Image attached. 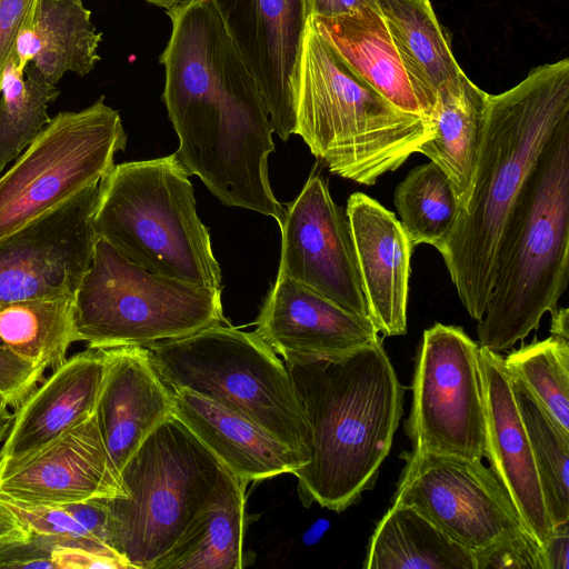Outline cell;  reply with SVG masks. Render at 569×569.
I'll list each match as a JSON object with an SVG mask.
<instances>
[{
    "instance_id": "obj_1",
    "label": "cell",
    "mask_w": 569,
    "mask_h": 569,
    "mask_svg": "<svg viewBox=\"0 0 569 569\" xmlns=\"http://www.w3.org/2000/svg\"><path fill=\"white\" fill-rule=\"evenodd\" d=\"M171 34L159 57L162 101L179 138L176 156L223 204L257 211L280 226L268 156L273 128L258 84L211 0L166 10Z\"/></svg>"
},
{
    "instance_id": "obj_2",
    "label": "cell",
    "mask_w": 569,
    "mask_h": 569,
    "mask_svg": "<svg viewBox=\"0 0 569 569\" xmlns=\"http://www.w3.org/2000/svg\"><path fill=\"white\" fill-rule=\"evenodd\" d=\"M283 362L309 429L310 460L293 472L300 500L341 512L375 487L403 415L405 387L382 338Z\"/></svg>"
},
{
    "instance_id": "obj_3",
    "label": "cell",
    "mask_w": 569,
    "mask_h": 569,
    "mask_svg": "<svg viewBox=\"0 0 569 569\" xmlns=\"http://www.w3.org/2000/svg\"><path fill=\"white\" fill-rule=\"evenodd\" d=\"M569 119V59L531 69L511 89L488 94L468 204L439 251L458 297L479 320L493 284L500 240L527 178Z\"/></svg>"
},
{
    "instance_id": "obj_4",
    "label": "cell",
    "mask_w": 569,
    "mask_h": 569,
    "mask_svg": "<svg viewBox=\"0 0 569 569\" xmlns=\"http://www.w3.org/2000/svg\"><path fill=\"white\" fill-rule=\"evenodd\" d=\"M569 276V119L527 178L503 230L479 347L507 351L553 313Z\"/></svg>"
},
{
    "instance_id": "obj_5",
    "label": "cell",
    "mask_w": 569,
    "mask_h": 569,
    "mask_svg": "<svg viewBox=\"0 0 569 569\" xmlns=\"http://www.w3.org/2000/svg\"><path fill=\"white\" fill-rule=\"evenodd\" d=\"M295 134L331 173L373 186L418 152L432 137V127L396 107L358 74L309 17Z\"/></svg>"
},
{
    "instance_id": "obj_6",
    "label": "cell",
    "mask_w": 569,
    "mask_h": 569,
    "mask_svg": "<svg viewBox=\"0 0 569 569\" xmlns=\"http://www.w3.org/2000/svg\"><path fill=\"white\" fill-rule=\"evenodd\" d=\"M189 176L174 153L114 164L100 181L92 224L98 238L147 271L221 289Z\"/></svg>"
},
{
    "instance_id": "obj_7",
    "label": "cell",
    "mask_w": 569,
    "mask_h": 569,
    "mask_svg": "<svg viewBox=\"0 0 569 569\" xmlns=\"http://www.w3.org/2000/svg\"><path fill=\"white\" fill-rule=\"evenodd\" d=\"M231 473L179 419L168 418L120 470L126 496L101 499L111 547L129 568L153 569Z\"/></svg>"
},
{
    "instance_id": "obj_8",
    "label": "cell",
    "mask_w": 569,
    "mask_h": 569,
    "mask_svg": "<svg viewBox=\"0 0 569 569\" xmlns=\"http://www.w3.org/2000/svg\"><path fill=\"white\" fill-rule=\"evenodd\" d=\"M147 349L172 392H193L250 420L309 462V429L288 369L256 332L222 321Z\"/></svg>"
},
{
    "instance_id": "obj_9",
    "label": "cell",
    "mask_w": 569,
    "mask_h": 569,
    "mask_svg": "<svg viewBox=\"0 0 569 569\" xmlns=\"http://www.w3.org/2000/svg\"><path fill=\"white\" fill-rule=\"evenodd\" d=\"M73 305L78 340L92 349L147 347L226 321L221 289L151 273L101 238Z\"/></svg>"
},
{
    "instance_id": "obj_10",
    "label": "cell",
    "mask_w": 569,
    "mask_h": 569,
    "mask_svg": "<svg viewBox=\"0 0 569 569\" xmlns=\"http://www.w3.org/2000/svg\"><path fill=\"white\" fill-rule=\"evenodd\" d=\"M126 144L121 117L103 96L50 119L0 177V241L99 183Z\"/></svg>"
},
{
    "instance_id": "obj_11",
    "label": "cell",
    "mask_w": 569,
    "mask_h": 569,
    "mask_svg": "<svg viewBox=\"0 0 569 569\" xmlns=\"http://www.w3.org/2000/svg\"><path fill=\"white\" fill-rule=\"evenodd\" d=\"M412 375L406 433L412 450L482 460L487 418L479 345L461 327L423 331Z\"/></svg>"
},
{
    "instance_id": "obj_12",
    "label": "cell",
    "mask_w": 569,
    "mask_h": 569,
    "mask_svg": "<svg viewBox=\"0 0 569 569\" xmlns=\"http://www.w3.org/2000/svg\"><path fill=\"white\" fill-rule=\"evenodd\" d=\"M401 458L392 505L415 508L463 548L473 552L526 529L508 490L482 460L415 450Z\"/></svg>"
},
{
    "instance_id": "obj_13",
    "label": "cell",
    "mask_w": 569,
    "mask_h": 569,
    "mask_svg": "<svg viewBox=\"0 0 569 569\" xmlns=\"http://www.w3.org/2000/svg\"><path fill=\"white\" fill-rule=\"evenodd\" d=\"M99 193L100 182L0 241V305L74 298L98 239Z\"/></svg>"
},
{
    "instance_id": "obj_14",
    "label": "cell",
    "mask_w": 569,
    "mask_h": 569,
    "mask_svg": "<svg viewBox=\"0 0 569 569\" xmlns=\"http://www.w3.org/2000/svg\"><path fill=\"white\" fill-rule=\"evenodd\" d=\"M280 229L278 276L369 318L346 211L336 204L321 176L309 177Z\"/></svg>"
},
{
    "instance_id": "obj_15",
    "label": "cell",
    "mask_w": 569,
    "mask_h": 569,
    "mask_svg": "<svg viewBox=\"0 0 569 569\" xmlns=\"http://www.w3.org/2000/svg\"><path fill=\"white\" fill-rule=\"evenodd\" d=\"M268 109L273 131L296 130L299 68L308 0H211Z\"/></svg>"
},
{
    "instance_id": "obj_16",
    "label": "cell",
    "mask_w": 569,
    "mask_h": 569,
    "mask_svg": "<svg viewBox=\"0 0 569 569\" xmlns=\"http://www.w3.org/2000/svg\"><path fill=\"white\" fill-rule=\"evenodd\" d=\"M96 413L0 476V500L61 506L124 497Z\"/></svg>"
},
{
    "instance_id": "obj_17",
    "label": "cell",
    "mask_w": 569,
    "mask_h": 569,
    "mask_svg": "<svg viewBox=\"0 0 569 569\" xmlns=\"http://www.w3.org/2000/svg\"><path fill=\"white\" fill-rule=\"evenodd\" d=\"M346 214L369 319L382 337L403 336L413 246L396 214L368 194L352 193Z\"/></svg>"
},
{
    "instance_id": "obj_18",
    "label": "cell",
    "mask_w": 569,
    "mask_h": 569,
    "mask_svg": "<svg viewBox=\"0 0 569 569\" xmlns=\"http://www.w3.org/2000/svg\"><path fill=\"white\" fill-rule=\"evenodd\" d=\"M256 326V335L283 359L329 357L381 338L369 318L280 276Z\"/></svg>"
},
{
    "instance_id": "obj_19",
    "label": "cell",
    "mask_w": 569,
    "mask_h": 569,
    "mask_svg": "<svg viewBox=\"0 0 569 569\" xmlns=\"http://www.w3.org/2000/svg\"><path fill=\"white\" fill-rule=\"evenodd\" d=\"M104 370V350L88 348L19 403L0 449V476L96 413Z\"/></svg>"
},
{
    "instance_id": "obj_20",
    "label": "cell",
    "mask_w": 569,
    "mask_h": 569,
    "mask_svg": "<svg viewBox=\"0 0 569 569\" xmlns=\"http://www.w3.org/2000/svg\"><path fill=\"white\" fill-rule=\"evenodd\" d=\"M479 366L487 418L486 458L508 490L526 529L543 548L553 525L503 357L479 347Z\"/></svg>"
},
{
    "instance_id": "obj_21",
    "label": "cell",
    "mask_w": 569,
    "mask_h": 569,
    "mask_svg": "<svg viewBox=\"0 0 569 569\" xmlns=\"http://www.w3.org/2000/svg\"><path fill=\"white\" fill-rule=\"evenodd\" d=\"M103 350L106 370L96 417L108 455L120 473L144 439L173 416L172 392L157 372L147 347Z\"/></svg>"
},
{
    "instance_id": "obj_22",
    "label": "cell",
    "mask_w": 569,
    "mask_h": 569,
    "mask_svg": "<svg viewBox=\"0 0 569 569\" xmlns=\"http://www.w3.org/2000/svg\"><path fill=\"white\" fill-rule=\"evenodd\" d=\"M172 407L173 416L247 485L293 473L308 462L267 430L193 392L173 391Z\"/></svg>"
},
{
    "instance_id": "obj_23",
    "label": "cell",
    "mask_w": 569,
    "mask_h": 569,
    "mask_svg": "<svg viewBox=\"0 0 569 569\" xmlns=\"http://www.w3.org/2000/svg\"><path fill=\"white\" fill-rule=\"evenodd\" d=\"M101 39L82 0H38L17 39L18 69L31 63L51 84L68 71L84 76L100 60Z\"/></svg>"
},
{
    "instance_id": "obj_24",
    "label": "cell",
    "mask_w": 569,
    "mask_h": 569,
    "mask_svg": "<svg viewBox=\"0 0 569 569\" xmlns=\"http://www.w3.org/2000/svg\"><path fill=\"white\" fill-rule=\"evenodd\" d=\"M310 18L321 36L378 92L399 109L429 121L379 8L338 18Z\"/></svg>"
},
{
    "instance_id": "obj_25",
    "label": "cell",
    "mask_w": 569,
    "mask_h": 569,
    "mask_svg": "<svg viewBox=\"0 0 569 569\" xmlns=\"http://www.w3.org/2000/svg\"><path fill=\"white\" fill-rule=\"evenodd\" d=\"M488 94L466 74L440 88L430 113L432 137L418 149L449 177L459 210L467 207L470 198Z\"/></svg>"
},
{
    "instance_id": "obj_26",
    "label": "cell",
    "mask_w": 569,
    "mask_h": 569,
    "mask_svg": "<svg viewBox=\"0 0 569 569\" xmlns=\"http://www.w3.org/2000/svg\"><path fill=\"white\" fill-rule=\"evenodd\" d=\"M379 10L430 121L436 94L465 74L429 0H378Z\"/></svg>"
},
{
    "instance_id": "obj_27",
    "label": "cell",
    "mask_w": 569,
    "mask_h": 569,
    "mask_svg": "<svg viewBox=\"0 0 569 569\" xmlns=\"http://www.w3.org/2000/svg\"><path fill=\"white\" fill-rule=\"evenodd\" d=\"M363 568L475 569V559L415 508L391 505L370 537Z\"/></svg>"
},
{
    "instance_id": "obj_28",
    "label": "cell",
    "mask_w": 569,
    "mask_h": 569,
    "mask_svg": "<svg viewBox=\"0 0 569 569\" xmlns=\"http://www.w3.org/2000/svg\"><path fill=\"white\" fill-rule=\"evenodd\" d=\"M246 486L231 473L221 492L202 509L153 569L243 568Z\"/></svg>"
},
{
    "instance_id": "obj_29",
    "label": "cell",
    "mask_w": 569,
    "mask_h": 569,
    "mask_svg": "<svg viewBox=\"0 0 569 569\" xmlns=\"http://www.w3.org/2000/svg\"><path fill=\"white\" fill-rule=\"evenodd\" d=\"M79 341L73 299H28L0 305V343L44 371L66 361Z\"/></svg>"
},
{
    "instance_id": "obj_30",
    "label": "cell",
    "mask_w": 569,
    "mask_h": 569,
    "mask_svg": "<svg viewBox=\"0 0 569 569\" xmlns=\"http://www.w3.org/2000/svg\"><path fill=\"white\" fill-rule=\"evenodd\" d=\"M393 202L413 248L429 244L439 252L459 212L458 198L445 171L432 161L413 168L396 188Z\"/></svg>"
},
{
    "instance_id": "obj_31",
    "label": "cell",
    "mask_w": 569,
    "mask_h": 569,
    "mask_svg": "<svg viewBox=\"0 0 569 569\" xmlns=\"http://www.w3.org/2000/svg\"><path fill=\"white\" fill-rule=\"evenodd\" d=\"M0 174L49 123L48 104L60 94L28 63L18 69L16 51L4 68L0 87Z\"/></svg>"
},
{
    "instance_id": "obj_32",
    "label": "cell",
    "mask_w": 569,
    "mask_h": 569,
    "mask_svg": "<svg viewBox=\"0 0 569 569\" xmlns=\"http://www.w3.org/2000/svg\"><path fill=\"white\" fill-rule=\"evenodd\" d=\"M511 383L551 522L553 526L568 522L569 433L552 420L519 381L511 379Z\"/></svg>"
},
{
    "instance_id": "obj_33",
    "label": "cell",
    "mask_w": 569,
    "mask_h": 569,
    "mask_svg": "<svg viewBox=\"0 0 569 569\" xmlns=\"http://www.w3.org/2000/svg\"><path fill=\"white\" fill-rule=\"evenodd\" d=\"M503 365L552 420L569 433V340L550 336L512 350Z\"/></svg>"
},
{
    "instance_id": "obj_34",
    "label": "cell",
    "mask_w": 569,
    "mask_h": 569,
    "mask_svg": "<svg viewBox=\"0 0 569 569\" xmlns=\"http://www.w3.org/2000/svg\"><path fill=\"white\" fill-rule=\"evenodd\" d=\"M4 503L10 507L32 535L62 542L111 548L92 536L63 506Z\"/></svg>"
},
{
    "instance_id": "obj_35",
    "label": "cell",
    "mask_w": 569,
    "mask_h": 569,
    "mask_svg": "<svg viewBox=\"0 0 569 569\" xmlns=\"http://www.w3.org/2000/svg\"><path fill=\"white\" fill-rule=\"evenodd\" d=\"M475 569H547L543 548L526 529L472 552Z\"/></svg>"
},
{
    "instance_id": "obj_36",
    "label": "cell",
    "mask_w": 569,
    "mask_h": 569,
    "mask_svg": "<svg viewBox=\"0 0 569 569\" xmlns=\"http://www.w3.org/2000/svg\"><path fill=\"white\" fill-rule=\"evenodd\" d=\"M53 569H128V562L113 549L54 541L50 551Z\"/></svg>"
},
{
    "instance_id": "obj_37",
    "label": "cell",
    "mask_w": 569,
    "mask_h": 569,
    "mask_svg": "<svg viewBox=\"0 0 569 569\" xmlns=\"http://www.w3.org/2000/svg\"><path fill=\"white\" fill-rule=\"evenodd\" d=\"M42 373L0 343V396L8 406L19 405L34 389Z\"/></svg>"
},
{
    "instance_id": "obj_38",
    "label": "cell",
    "mask_w": 569,
    "mask_h": 569,
    "mask_svg": "<svg viewBox=\"0 0 569 569\" xmlns=\"http://www.w3.org/2000/svg\"><path fill=\"white\" fill-rule=\"evenodd\" d=\"M38 0H0V87L6 66L16 51L20 31L32 17Z\"/></svg>"
},
{
    "instance_id": "obj_39",
    "label": "cell",
    "mask_w": 569,
    "mask_h": 569,
    "mask_svg": "<svg viewBox=\"0 0 569 569\" xmlns=\"http://www.w3.org/2000/svg\"><path fill=\"white\" fill-rule=\"evenodd\" d=\"M61 506H63L92 536L111 547L109 512L101 499Z\"/></svg>"
},
{
    "instance_id": "obj_40",
    "label": "cell",
    "mask_w": 569,
    "mask_h": 569,
    "mask_svg": "<svg viewBox=\"0 0 569 569\" xmlns=\"http://www.w3.org/2000/svg\"><path fill=\"white\" fill-rule=\"evenodd\" d=\"M367 8H379L378 0H308L309 16L312 18H338Z\"/></svg>"
},
{
    "instance_id": "obj_41",
    "label": "cell",
    "mask_w": 569,
    "mask_h": 569,
    "mask_svg": "<svg viewBox=\"0 0 569 569\" xmlns=\"http://www.w3.org/2000/svg\"><path fill=\"white\" fill-rule=\"evenodd\" d=\"M569 521L553 526L550 538L543 547L547 569H568Z\"/></svg>"
},
{
    "instance_id": "obj_42",
    "label": "cell",
    "mask_w": 569,
    "mask_h": 569,
    "mask_svg": "<svg viewBox=\"0 0 569 569\" xmlns=\"http://www.w3.org/2000/svg\"><path fill=\"white\" fill-rule=\"evenodd\" d=\"M32 533L8 505L0 500V549L29 540Z\"/></svg>"
},
{
    "instance_id": "obj_43",
    "label": "cell",
    "mask_w": 569,
    "mask_h": 569,
    "mask_svg": "<svg viewBox=\"0 0 569 569\" xmlns=\"http://www.w3.org/2000/svg\"><path fill=\"white\" fill-rule=\"evenodd\" d=\"M569 313L567 308H559L551 315L550 333L569 340Z\"/></svg>"
},
{
    "instance_id": "obj_44",
    "label": "cell",
    "mask_w": 569,
    "mask_h": 569,
    "mask_svg": "<svg viewBox=\"0 0 569 569\" xmlns=\"http://www.w3.org/2000/svg\"><path fill=\"white\" fill-rule=\"evenodd\" d=\"M7 408L0 410V443L3 442L13 420V413L9 412Z\"/></svg>"
},
{
    "instance_id": "obj_45",
    "label": "cell",
    "mask_w": 569,
    "mask_h": 569,
    "mask_svg": "<svg viewBox=\"0 0 569 569\" xmlns=\"http://www.w3.org/2000/svg\"><path fill=\"white\" fill-rule=\"evenodd\" d=\"M144 1L168 10V9L174 7L176 4L180 3L182 0H144Z\"/></svg>"
},
{
    "instance_id": "obj_46",
    "label": "cell",
    "mask_w": 569,
    "mask_h": 569,
    "mask_svg": "<svg viewBox=\"0 0 569 569\" xmlns=\"http://www.w3.org/2000/svg\"><path fill=\"white\" fill-rule=\"evenodd\" d=\"M8 407V403L6 402V400L0 396V410Z\"/></svg>"
},
{
    "instance_id": "obj_47",
    "label": "cell",
    "mask_w": 569,
    "mask_h": 569,
    "mask_svg": "<svg viewBox=\"0 0 569 569\" xmlns=\"http://www.w3.org/2000/svg\"><path fill=\"white\" fill-rule=\"evenodd\" d=\"M422 1H426V0H422Z\"/></svg>"
}]
</instances>
